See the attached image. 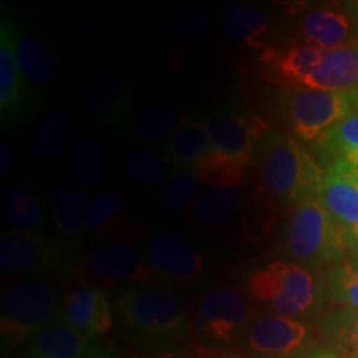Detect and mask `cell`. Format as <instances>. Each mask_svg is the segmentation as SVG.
<instances>
[{
	"label": "cell",
	"instance_id": "6da1fadb",
	"mask_svg": "<svg viewBox=\"0 0 358 358\" xmlns=\"http://www.w3.org/2000/svg\"><path fill=\"white\" fill-rule=\"evenodd\" d=\"M257 194L272 204L295 206L319 194L325 171L294 134L268 133L254 158Z\"/></svg>",
	"mask_w": 358,
	"mask_h": 358
},
{
	"label": "cell",
	"instance_id": "7a4b0ae2",
	"mask_svg": "<svg viewBox=\"0 0 358 358\" xmlns=\"http://www.w3.org/2000/svg\"><path fill=\"white\" fill-rule=\"evenodd\" d=\"M285 249L292 262L310 271L335 267L345 261L347 229L313 196L292 206L285 227Z\"/></svg>",
	"mask_w": 358,
	"mask_h": 358
},
{
	"label": "cell",
	"instance_id": "3957f363",
	"mask_svg": "<svg viewBox=\"0 0 358 358\" xmlns=\"http://www.w3.org/2000/svg\"><path fill=\"white\" fill-rule=\"evenodd\" d=\"M250 297L275 315H312L319 310L324 289L310 268L292 261H272L257 268L248 280Z\"/></svg>",
	"mask_w": 358,
	"mask_h": 358
},
{
	"label": "cell",
	"instance_id": "277c9868",
	"mask_svg": "<svg viewBox=\"0 0 358 358\" xmlns=\"http://www.w3.org/2000/svg\"><path fill=\"white\" fill-rule=\"evenodd\" d=\"M118 308L124 324L151 348H174L186 335V312L171 290L129 287L120 295Z\"/></svg>",
	"mask_w": 358,
	"mask_h": 358
},
{
	"label": "cell",
	"instance_id": "5b68a950",
	"mask_svg": "<svg viewBox=\"0 0 358 358\" xmlns=\"http://www.w3.org/2000/svg\"><path fill=\"white\" fill-rule=\"evenodd\" d=\"M58 297L52 285L42 280L12 284L0 301V343L2 357H10L45 325L58 319Z\"/></svg>",
	"mask_w": 358,
	"mask_h": 358
},
{
	"label": "cell",
	"instance_id": "8992f818",
	"mask_svg": "<svg viewBox=\"0 0 358 358\" xmlns=\"http://www.w3.org/2000/svg\"><path fill=\"white\" fill-rule=\"evenodd\" d=\"M282 100L290 131L303 145L319 143L340 120L355 110V92L287 88Z\"/></svg>",
	"mask_w": 358,
	"mask_h": 358
},
{
	"label": "cell",
	"instance_id": "52a82bcc",
	"mask_svg": "<svg viewBox=\"0 0 358 358\" xmlns=\"http://www.w3.org/2000/svg\"><path fill=\"white\" fill-rule=\"evenodd\" d=\"M320 338V329L307 322L266 313L254 317L241 343L248 358H308Z\"/></svg>",
	"mask_w": 358,
	"mask_h": 358
},
{
	"label": "cell",
	"instance_id": "ba28073f",
	"mask_svg": "<svg viewBox=\"0 0 358 358\" xmlns=\"http://www.w3.org/2000/svg\"><path fill=\"white\" fill-rule=\"evenodd\" d=\"M254 317L252 302L244 292L232 287L214 289L199 302L194 319L196 337L206 347H229L243 340Z\"/></svg>",
	"mask_w": 358,
	"mask_h": 358
},
{
	"label": "cell",
	"instance_id": "9c48e42d",
	"mask_svg": "<svg viewBox=\"0 0 358 358\" xmlns=\"http://www.w3.org/2000/svg\"><path fill=\"white\" fill-rule=\"evenodd\" d=\"M73 250L55 237L6 231L0 237V271L3 275H29L69 271Z\"/></svg>",
	"mask_w": 358,
	"mask_h": 358
},
{
	"label": "cell",
	"instance_id": "30bf717a",
	"mask_svg": "<svg viewBox=\"0 0 358 358\" xmlns=\"http://www.w3.org/2000/svg\"><path fill=\"white\" fill-rule=\"evenodd\" d=\"M211 150L206 156L214 159L252 166L259 145L271 133L262 116L245 111H221L209 122Z\"/></svg>",
	"mask_w": 358,
	"mask_h": 358
},
{
	"label": "cell",
	"instance_id": "8fae6325",
	"mask_svg": "<svg viewBox=\"0 0 358 358\" xmlns=\"http://www.w3.org/2000/svg\"><path fill=\"white\" fill-rule=\"evenodd\" d=\"M15 40V25L3 8L0 22V116L3 127L24 120L40 103L22 77L17 64Z\"/></svg>",
	"mask_w": 358,
	"mask_h": 358
},
{
	"label": "cell",
	"instance_id": "7c38bea8",
	"mask_svg": "<svg viewBox=\"0 0 358 358\" xmlns=\"http://www.w3.org/2000/svg\"><path fill=\"white\" fill-rule=\"evenodd\" d=\"M87 275L108 285H141L151 280V268L131 244L108 243L98 245L85 261Z\"/></svg>",
	"mask_w": 358,
	"mask_h": 358
},
{
	"label": "cell",
	"instance_id": "4fadbf2b",
	"mask_svg": "<svg viewBox=\"0 0 358 358\" xmlns=\"http://www.w3.org/2000/svg\"><path fill=\"white\" fill-rule=\"evenodd\" d=\"M146 262L151 272L176 284L204 275V257L199 250L173 232H161L148 243Z\"/></svg>",
	"mask_w": 358,
	"mask_h": 358
},
{
	"label": "cell",
	"instance_id": "5bb4252c",
	"mask_svg": "<svg viewBox=\"0 0 358 358\" xmlns=\"http://www.w3.org/2000/svg\"><path fill=\"white\" fill-rule=\"evenodd\" d=\"M133 105V87L111 71H103L88 83L82 98L85 115L105 128H118L127 122Z\"/></svg>",
	"mask_w": 358,
	"mask_h": 358
},
{
	"label": "cell",
	"instance_id": "9a60e30c",
	"mask_svg": "<svg viewBox=\"0 0 358 358\" xmlns=\"http://www.w3.org/2000/svg\"><path fill=\"white\" fill-rule=\"evenodd\" d=\"M58 319L92 340L108 334L113 327L108 295L93 285H82L70 290L60 303Z\"/></svg>",
	"mask_w": 358,
	"mask_h": 358
},
{
	"label": "cell",
	"instance_id": "2e32d148",
	"mask_svg": "<svg viewBox=\"0 0 358 358\" xmlns=\"http://www.w3.org/2000/svg\"><path fill=\"white\" fill-rule=\"evenodd\" d=\"M317 198L345 229L358 224V166L335 158L324 174Z\"/></svg>",
	"mask_w": 358,
	"mask_h": 358
},
{
	"label": "cell",
	"instance_id": "e0dca14e",
	"mask_svg": "<svg viewBox=\"0 0 358 358\" xmlns=\"http://www.w3.org/2000/svg\"><path fill=\"white\" fill-rule=\"evenodd\" d=\"M358 32L350 8L337 6L310 7L299 22L303 45L319 48H337L353 42Z\"/></svg>",
	"mask_w": 358,
	"mask_h": 358
},
{
	"label": "cell",
	"instance_id": "ac0fdd59",
	"mask_svg": "<svg viewBox=\"0 0 358 358\" xmlns=\"http://www.w3.org/2000/svg\"><path fill=\"white\" fill-rule=\"evenodd\" d=\"M93 348L95 340L55 319L22 347L19 358H87Z\"/></svg>",
	"mask_w": 358,
	"mask_h": 358
},
{
	"label": "cell",
	"instance_id": "d6986e66",
	"mask_svg": "<svg viewBox=\"0 0 358 358\" xmlns=\"http://www.w3.org/2000/svg\"><path fill=\"white\" fill-rule=\"evenodd\" d=\"M222 29L232 43L249 50H267L271 27L266 15L249 3L236 2L224 8Z\"/></svg>",
	"mask_w": 358,
	"mask_h": 358
},
{
	"label": "cell",
	"instance_id": "ffe728a7",
	"mask_svg": "<svg viewBox=\"0 0 358 358\" xmlns=\"http://www.w3.org/2000/svg\"><path fill=\"white\" fill-rule=\"evenodd\" d=\"M209 122L201 118H185L178 124L168 145V161L176 169L192 168L211 150Z\"/></svg>",
	"mask_w": 358,
	"mask_h": 358
},
{
	"label": "cell",
	"instance_id": "44dd1931",
	"mask_svg": "<svg viewBox=\"0 0 358 358\" xmlns=\"http://www.w3.org/2000/svg\"><path fill=\"white\" fill-rule=\"evenodd\" d=\"M15 55L27 87L40 100V92L50 88L53 78H55V70H53V62L48 48L35 35L17 32Z\"/></svg>",
	"mask_w": 358,
	"mask_h": 358
},
{
	"label": "cell",
	"instance_id": "7402d4cb",
	"mask_svg": "<svg viewBox=\"0 0 358 358\" xmlns=\"http://www.w3.org/2000/svg\"><path fill=\"white\" fill-rule=\"evenodd\" d=\"M128 203L120 192L106 191L88 206L87 232L96 239H122L128 234Z\"/></svg>",
	"mask_w": 358,
	"mask_h": 358
},
{
	"label": "cell",
	"instance_id": "603a6c76",
	"mask_svg": "<svg viewBox=\"0 0 358 358\" xmlns=\"http://www.w3.org/2000/svg\"><path fill=\"white\" fill-rule=\"evenodd\" d=\"M243 204V196L237 189L219 186H206L198 192L186 209V217L206 227H217L231 221Z\"/></svg>",
	"mask_w": 358,
	"mask_h": 358
},
{
	"label": "cell",
	"instance_id": "cb8c5ba5",
	"mask_svg": "<svg viewBox=\"0 0 358 358\" xmlns=\"http://www.w3.org/2000/svg\"><path fill=\"white\" fill-rule=\"evenodd\" d=\"M88 206L85 194L71 185H57L52 191V214L57 227L70 241H80L87 232Z\"/></svg>",
	"mask_w": 358,
	"mask_h": 358
},
{
	"label": "cell",
	"instance_id": "d4e9b609",
	"mask_svg": "<svg viewBox=\"0 0 358 358\" xmlns=\"http://www.w3.org/2000/svg\"><path fill=\"white\" fill-rule=\"evenodd\" d=\"M70 173L83 189L100 186L106 176V156L101 143L95 138H80L71 150Z\"/></svg>",
	"mask_w": 358,
	"mask_h": 358
},
{
	"label": "cell",
	"instance_id": "484cf974",
	"mask_svg": "<svg viewBox=\"0 0 358 358\" xmlns=\"http://www.w3.org/2000/svg\"><path fill=\"white\" fill-rule=\"evenodd\" d=\"M179 113L173 103L159 101L151 105L134 120L133 136L146 148L171 141L178 128Z\"/></svg>",
	"mask_w": 358,
	"mask_h": 358
},
{
	"label": "cell",
	"instance_id": "4316f807",
	"mask_svg": "<svg viewBox=\"0 0 358 358\" xmlns=\"http://www.w3.org/2000/svg\"><path fill=\"white\" fill-rule=\"evenodd\" d=\"M322 338L338 358H358V312L334 310L327 313L320 325Z\"/></svg>",
	"mask_w": 358,
	"mask_h": 358
},
{
	"label": "cell",
	"instance_id": "83f0119b",
	"mask_svg": "<svg viewBox=\"0 0 358 358\" xmlns=\"http://www.w3.org/2000/svg\"><path fill=\"white\" fill-rule=\"evenodd\" d=\"M6 213L15 231L27 234L40 236L47 221L40 199L24 187H12L6 192Z\"/></svg>",
	"mask_w": 358,
	"mask_h": 358
},
{
	"label": "cell",
	"instance_id": "f1b7e54d",
	"mask_svg": "<svg viewBox=\"0 0 358 358\" xmlns=\"http://www.w3.org/2000/svg\"><path fill=\"white\" fill-rule=\"evenodd\" d=\"M71 131V118L65 110H53L40 122L34 134V153L42 161H53L64 153Z\"/></svg>",
	"mask_w": 358,
	"mask_h": 358
},
{
	"label": "cell",
	"instance_id": "f546056e",
	"mask_svg": "<svg viewBox=\"0 0 358 358\" xmlns=\"http://www.w3.org/2000/svg\"><path fill=\"white\" fill-rule=\"evenodd\" d=\"M168 156L156 153L151 148H134L124 156V171L138 185L151 187L164 185L169 178Z\"/></svg>",
	"mask_w": 358,
	"mask_h": 358
},
{
	"label": "cell",
	"instance_id": "4dcf8cb0",
	"mask_svg": "<svg viewBox=\"0 0 358 358\" xmlns=\"http://www.w3.org/2000/svg\"><path fill=\"white\" fill-rule=\"evenodd\" d=\"M322 150L332 155L334 159H343L358 166V108L352 110L345 118L319 141Z\"/></svg>",
	"mask_w": 358,
	"mask_h": 358
},
{
	"label": "cell",
	"instance_id": "1f68e13d",
	"mask_svg": "<svg viewBox=\"0 0 358 358\" xmlns=\"http://www.w3.org/2000/svg\"><path fill=\"white\" fill-rule=\"evenodd\" d=\"M199 176L196 169L182 168L176 169L161 187L159 198L164 209L171 213H179L189 208L199 192Z\"/></svg>",
	"mask_w": 358,
	"mask_h": 358
},
{
	"label": "cell",
	"instance_id": "d6a6232c",
	"mask_svg": "<svg viewBox=\"0 0 358 358\" xmlns=\"http://www.w3.org/2000/svg\"><path fill=\"white\" fill-rule=\"evenodd\" d=\"M325 285L330 301L347 310L358 312V259L330 268Z\"/></svg>",
	"mask_w": 358,
	"mask_h": 358
},
{
	"label": "cell",
	"instance_id": "836d02e7",
	"mask_svg": "<svg viewBox=\"0 0 358 358\" xmlns=\"http://www.w3.org/2000/svg\"><path fill=\"white\" fill-rule=\"evenodd\" d=\"M173 25L178 37L192 40L208 32L209 25H211V17L203 7H191L179 13Z\"/></svg>",
	"mask_w": 358,
	"mask_h": 358
},
{
	"label": "cell",
	"instance_id": "e575fe53",
	"mask_svg": "<svg viewBox=\"0 0 358 358\" xmlns=\"http://www.w3.org/2000/svg\"><path fill=\"white\" fill-rule=\"evenodd\" d=\"M275 206L257 192L252 194V199L248 204V216H245V232L256 237H261L262 232H267L271 222H274Z\"/></svg>",
	"mask_w": 358,
	"mask_h": 358
},
{
	"label": "cell",
	"instance_id": "d590c367",
	"mask_svg": "<svg viewBox=\"0 0 358 358\" xmlns=\"http://www.w3.org/2000/svg\"><path fill=\"white\" fill-rule=\"evenodd\" d=\"M131 358H186V355L174 348H150L146 352L133 353Z\"/></svg>",
	"mask_w": 358,
	"mask_h": 358
},
{
	"label": "cell",
	"instance_id": "8d00e7d4",
	"mask_svg": "<svg viewBox=\"0 0 358 358\" xmlns=\"http://www.w3.org/2000/svg\"><path fill=\"white\" fill-rule=\"evenodd\" d=\"M13 161H15V153H13V150L8 145H6V143H2V145H0V174H2V176L10 173Z\"/></svg>",
	"mask_w": 358,
	"mask_h": 358
},
{
	"label": "cell",
	"instance_id": "74e56055",
	"mask_svg": "<svg viewBox=\"0 0 358 358\" xmlns=\"http://www.w3.org/2000/svg\"><path fill=\"white\" fill-rule=\"evenodd\" d=\"M347 245L355 254V259H358V224L347 229Z\"/></svg>",
	"mask_w": 358,
	"mask_h": 358
},
{
	"label": "cell",
	"instance_id": "f35d334b",
	"mask_svg": "<svg viewBox=\"0 0 358 358\" xmlns=\"http://www.w3.org/2000/svg\"><path fill=\"white\" fill-rule=\"evenodd\" d=\"M87 358H120V355L116 352L111 350V348H98V347H95Z\"/></svg>",
	"mask_w": 358,
	"mask_h": 358
},
{
	"label": "cell",
	"instance_id": "ab89813d",
	"mask_svg": "<svg viewBox=\"0 0 358 358\" xmlns=\"http://www.w3.org/2000/svg\"><path fill=\"white\" fill-rule=\"evenodd\" d=\"M308 358H338V357L335 355V353H332V352H317V353H313V355H310Z\"/></svg>",
	"mask_w": 358,
	"mask_h": 358
},
{
	"label": "cell",
	"instance_id": "60d3db41",
	"mask_svg": "<svg viewBox=\"0 0 358 358\" xmlns=\"http://www.w3.org/2000/svg\"><path fill=\"white\" fill-rule=\"evenodd\" d=\"M348 8H350L353 19L357 22V27H358V2H353V3H348Z\"/></svg>",
	"mask_w": 358,
	"mask_h": 358
},
{
	"label": "cell",
	"instance_id": "b9f144b4",
	"mask_svg": "<svg viewBox=\"0 0 358 358\" xmlns=\"http://www.w3.org/2000/svg\"><path fill=\"white\" fill-rule=\"evenodd\" d=\"M209 358H248L243 355H236V353H217V355H213Z\"/></svg>",
	"mask_w": 358,
	"mask_h": 358
},
{
	"label": "cell",
	"instance_id": "7bdbcfd3",
	"mask_svg": "<svg viewBox=\"0 0 358 358\" xmlns=\"http://www.w3.org/2000/svg\"><path fill=\"white\" fill-rule=\"evenodd\" d=\"M355 108H358V90L355 92Z\"/></svg>",
	"mask_w": 358,
	"mask_h": 358
}]
</instances>
